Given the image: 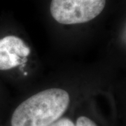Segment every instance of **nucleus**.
<instances>
[{
	"label": "nucleus",
	"instance_id": "7ed1b4c3",
	"mask_svg": "<svg viewBox=\"0 0 126 126\" xmlns=\"http://www.w3.org/2000/svg\"><path fill=\"white\" fill-rule=\"evenodd\" d=\"M30 50L20 38L6 36L0 39V70H9L27 61Z\"/></svg>",
	"mask_w": 126,
	"mask_h": 126
},
{
	"label": "nucleus",
	"instance_id": "39448f33",
	"mask_svg": "<svg viewBox=\"0 0 126 126\" xmlns=\"http://www.w3.org/2000/svg\"><path fill=\"white\" fill-rule=\"evenodd\" d=\"M50 126H75V124L70 118L64 117L60 118Z\"/></svg>",
	"mask_w": 126,
	"mask_h": 126
},
{
	"label": "nucleus",
	"instance_id": "f257e3e1",
	"mask_svg": "<svg viewBox=\"0 0 126 126\" xmlns=\"http://www.w3.org/2000/svg\"><path fill=\"white\" fill-rule=\"evenodd\" d=\"M69 94L60 88L41 91L25 100L15 109L11 126H50L67 111Z\"/></svg>",
	"mask_w": 126,
	"mask_h": 126
},
{
	"label": "nucleus",
	"instance_id": "f03ea898",
	"mask_svg": "<svg viewBox=\"0 0 126 126\" xmlns=\"http://www.w3.org/2000/svg\"><path fill=\"white\" fill-rule=\"evenodd\" d=\"M106 0H52L50 14L60 24L74 25L92 20L102 13Z\"/></svg>",
	"mask_w": 126,
	"mask_h": 126
},
{
	"label": "nucleus",
	"instance_id": "20e7f679",
	"mask_svg": "<svg viewBox=\"0 0 126 126\" xmlns=\"http://www.w3.org/2000/svg\"><path fill=\"white\" fill-rule=\"evenodd\" d=\"M75 126H97L93 121L86 116H80L77 118Z\"/></svg>",
	"mask_w": 126,
	"mask_h": 126
}]
</instances>
